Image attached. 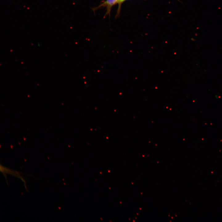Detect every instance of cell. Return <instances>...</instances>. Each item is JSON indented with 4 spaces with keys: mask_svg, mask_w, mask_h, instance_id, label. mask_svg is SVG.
Segmentation results:
<instances>
[{
    "mask_svg": "<svg viewBox=\"0 0 222 222\" xmlns=\"http://www.w3.org/2000/svg\"><path fill=\"white\" fill-rule=\"evenodd\" d=\"M123 2L122 0H107L102 4L103 6H106L109 10V8L117 3Z\"/></svg>",
    "mask_w": 222,
    "mask_h": 222,
    "instance_id": "cell-1",
    "label": "cell"
},
{
    "mask_svg": "<svg viewBox=\"0 0 222 222\" xmlns=\"http://www.w3.org/2000/svg\"><path fill=\"white\" fill-rule=\"evenodd\" d=\"M124 0H122L123 2Z\"/></svg>",
    "mask_w": 222,
    "mask_h": 222,
    "instance_id": "cell-2",
    "label": "cell"
}]
</instances>
